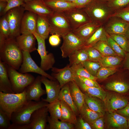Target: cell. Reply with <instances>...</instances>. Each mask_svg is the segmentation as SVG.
Listing matches in <instances>:
<instances>
[{
  "label": "cell",
  "instance_id": "1",
  "mask_svg": "<svg viewBox=\"0 0 129 129\" xmlns=\"http://www.w3.org/2000/svg\"><path fill=\"white\" fill-rule=\"evenodd\" d=\"M48 104L42 99L39 102L27 101L12 114L11 118L12 123L9 129H21L22 126L28 124L33 113Z\"/></svg>",
  "mask_w": 129,
  "mask_h": 129
},
{
  "label": "cell",
  "instance_id": "2",
  "mask_svg": "<svg viewBox=\"0 0 129 129\" xmlns=\"http://www.w3.org/2000/svg\"><path fill=\"white\" fill-rule=\"evenodd\" d=\"M23 58L22 51L15 38L8 39L0 48V60L17 70L20 69Z\"/></svg>",
  "mask_w": 129,
  "mask_h": 129
},
{
  "label": "cell",
  "instance_id": "3",
  "mask_svg": "<svg viewBox=\"0 0 129 129\" xmlns=\"http://www.w3.org/2000/svg\"><path fill=\"white\" fill-rule=\"evenodd\" d=\"M84 8L92 22L101 25L105 24L113 12L107 2L102 0H92Z\"/></svg>",
  "mask_w": 129,
  "mask_h": 129
},
{
  "label": "cell",
  "instance_id": "4",
  "mask_svg": "<svg viewBox=\"0 0 129 129\" xmlns=\"http://www.w3.org/2000/svg\"><path fill=\"white\" fill-rule=\"evenodd\" d=\"M27 101L25 90L19 93H5L0 92V108L11 120L12 113Z\"/></svg>",
  "mask_w": 129,
  "mask_h": 129
},
{
  "label": "cell",
  "instance_id": "5",
  "mask_svg": "<svg viewBox=\"0 0 129 129\" xmlns=\"http://www.w3.org/2000/svg\"><path fill=\"white\" fill-rule=\"evenodd\" d=\"M8 74L12 90L15 93L23 92L29 85L33 82L35 79L30 74L21 73L9 66Z\"/></svg>",
  "mask_w": 129,
  "mask_h": 129
},
{
  "label": "cell",
  "instance_id": "6",
  "mask_svg": "<svg viewBox=\"0 0 129 129\" xmlns=\"http://www.w3.org/2000/svg\"><path fill=\"white\" fill-rule=\"evenodd\" d=\"M47 17L50 34H57L62 37L72 31L67 18L63 12H54Z\"/></svg>",
  "mask_w": 129,
  "mask_h": 129
},
{
  "label": "cell",
  "instance_id": "7",
  "mask_svg": "<svg viewBox=\"0 0 129 129\" xmlns=\"http://www.w3.org/2000/svg\"><path fill=\"white\" fill-rule=\"evenodd\" d=\"M25 11L22 6L10 10L5 15L10 30L9 38L16 39L20 35L21 22Z\"/></svg>",
  "mask_w": 129,
  "mask_h": 129
},
{
  "label": "cell",
  "instance_id": "8",
  "mask_svg": "<svg viewBox=\"0 0 129 129\" xmlns=\"http://www.w3.org/2000/svg\"><path fill=\"white\" fill-rule=\"evenodd\" d=\"M63 13L67 18L72 31L92 22L84 8H75Z\"/></svg>",
  "mask_w": 129,
  "mask_h": 129
},
{
  "label": "cell",
  "instance_id": "9",
  "mask_svg": "<svg viewBox=\"0 0 129 129\" xmlns=\"http://www.w3.org/2000/svg\"><path fill=\"white\" fill-rule=\"evenodd\" d=\"M38 43L37 49L41 59L40 68L44 71L48 70L53 67L55 59L53 54L48 53L46 51L45 39L38 35L36 32L33 33Z\"/></svg>",
  "mask_w": 129,
  "mask_h": 129
},
{
  "label": "cell",
  "instance_id": "10",
  "mask_svg": "<svg viewBox=\"0 0 129 129\" xmlns=\"http://www.w3.org/2000/svg\"><path fill=\"white\" fill-rule=\"evenodd\" d=\"M62 37L63 42L60 48L63 58L68 57L75 51L85 45V42L78 38L72 31Z\"/></svg>",
  "mask_w": 129,
  "mask_h": 129
},
{
  "label": "cell",
  "instance_id": "11",
  "mask_svg": "<svg viewBox=\"0 0 129 129\" xmlns=\"http://www.w3.org/2000/svg\"><path fill=\"white\" fill-rule=\"evenodd\" d=\"M48 112L46 106L36 110L32 114L29 124L22 126L21 129H46Z\"/></svg>",
  "mask_w": 129,
  "mask_h": 129
},
{
  "label": "cell",
  "instance_id": "12",
  "mask_svg": "<svg viewBox=\"0 0 129 129\" xmlns=\"http://www.w3.org/2000/svg\"><path fill=\"white\" fill-rule=\"evenodd\" d=\"M23 60L19 72L22 73L28 72L36 73L52 80H56L51 75L46 72L38 66L31 57L30 53L22 51Z\"/></svg>",
  "mask_w": 129,
  "mask_h": 129
},
{
  "label": "cell",
  "instance_id": "13",
  "mask_svg": "<svg viewBox=\"0 0 129 129\" xmlns=\"http://www.w3.org/2000/svg\"><path fill=\"white\" fill-rule=\"evenodd\" d=\"M128 23L120 17L111 16L104 26L106 32L109 34H125Z\"/></svg>",
  "mask_w": 129,
  "mask_h": 129
},
{
  "label": "cell",
  "instance_id": "14",
  "mask_svg": "<svg viewBox=\"0 0 129 129\" xmlns=\"http://www.w3.org/2000/svg\"><path fill=\"white\" fill-rule=\"evenodd\" d=\"M41 80L45 86L47 94L46 98L45 99L42 98V99L50 103L58 99L61 88L58 81L50 80L42 76H41Z\"/></svg>",
  "mask_w": 129,
  "mask_h": 129
},
{
  "label": "cell",
  "instance_id": "15",
  "mask_svg": "<svg viewBox=\"0 0 129 129\" xmlns=\"http://www.w3.org/2000/svg\"><path fill=\"white\" fill-rule=\"evenodd\" d=\"M22 6L25 11L37 15L48 17L54 12L46 5L44 0H33L25 3Z\"/></svg>",
  "mask_w": 129,
  "mask_h": 129
},
{
  "label": "cell",
  "instance_id": "16",
  "mask_svg": "<svg viewBox=\"0 0 129 129\" xmlns=\"http://www.w3.org/2000/svg\"><path fill=\"white\" fill-rule=\"evenodd\" d=\"M51 75L57 81L61 88L69 82L74 81L75 77L69 64L61 69L53 67Z\"/></svg>",
  "mask_w": 129,
  "mask_h": 129
},
{
  "label": "cell",
  "instance_id": "17",
  "mask_svg": "<svg viewBox=\"0 0 129 129\" xmlns=\"http://www.w3.org/2000/svg\"><path fill=\"white\" fill-rule=\"evenodd\" d=\"M41 76H37L33 82L25 89L26 99L27 101L39 102L41 96L46 94L45 90L42 87Z\"/></svg>",
  "mask_w": 129,
  "mask_h": 129
},
{
  "label": "cell",
  "instance_id": "18",
  "mask_svg": "<svg viewBox=\"0 0 129 129\" xmlns=\"http://www.w3.org/2000/svg\"><path fill=\"white\" fill-rule=\"evenodd\" d=\"M37 17V15L31 12H24L21 22V34H33L36 32Z\"/></svg>",
  "mask_w": 129,
  "mask_h": 129
},
{
  "label": "cell",
  "instance_id": "19",
  "mask_svg": "<svg viewBox=\"0 0 129 129\" xmlns=\"http://www.w3.org/2000/svg\"><path fill=\"white\" fill-rule=\"evenodd\" d=\"M16 42L22 51L30 53L36 50V38L33 34H22L16 38Z\"/></svg>",
  "mask_w": 129,
  "mask_h": 129
},
{
  "label": "cell",
  "instance_id": "20",
  "mask_svg": "<svg viewBox=\"0 0 129 129\" xmlns=\"http://www.w3.org/2000/svg\"><path fill=\"white\" fill-rule=\"evenodd\" d=\"M101 26L102 25L91 22L84 24L72 32L78 38L85 43Z\"/></svg>",
  "mask_w": 129,
  "mask_h": 129
},
{
  "label": "cell",
  "instance_id": "21",
  "mask_svg": "<svg viewBox=\"0 0 129 129\" xmlns=\"http://www.w3.org/2000/svg\"><path fill=\"white\" fill-rule=\"evenodd\" d=\"M8 66L0 60V92L14 93L8 76Z\"/></svg>",
  "mask_w": 129,
  "mask_h": 129
},
{
  "label": "cell",
  "instance_id": "22",
  "mask_svg": "<svg viewBox=\"0 0 129 129\" xmlns=\"http://www.w3.org/2000/svg\"><path fill=\"white\" fill-rule=\"evenodd\" d=\"M105 101L107 108L110 113L122 109L128 104V101L125 98L114 95L108 96Z\"/></svg>",
  "mask_w": 129,
  "mask_h": 129
},
{
  "label": "cell",
  "instance_id": "23",
  "mask_svg": "<svg viewBox=\"0 0 129 129\" xmlns=\"http://www.w3.org/2000/svg\"><path fill=\"white\" fill-rule=\"evenodd\" d=\"M46 5L54 12H63L75 8L74 3L64 0H44Z\"/></svg>",
  "mask_w": 129,
  "mask_h": 129
},
{
  "label": "cell",
  "instance_id": "24",
  "mask_svg": "<svg viewBox=\"0 0 129 129\" xmlns=\"http://www.w3.org/2000/svg\"><path fill=\"white\" fill-rule=\"evenodd\" d=\"M69 84L71 96L75 105L80 112L85 103L84 94L81 91L74 81L69 82Z\"/></svg>",
  "mask_w": 129,
  "mask_h": 129
},
{
  "label": "cell",
  "instance_id": "25",
  "mask_svg": "<svg viewBox=\"0 0 129 129\" xmlns=\"http://www.w3.org/2000/svg\"><path fill=\"white\" fill-rule=\"evenodd\" d=\"M80 89L88 94L98 98L104 101L107 97L106 92L101 88L91 87L86 85L81 82L77 76H75L74 80Z\"/></svg>",
  "mask_w": 129,
  "mask_h": 129
},
{
  "label": "cell",
  "instance_id": "26",
  "mask_svg": "<svg viewBox=\"0 0 129 129\" xmlns=\"http://www.w3.org/2000/svg\"><path fill=\"white\" fill-rule=\"evenodd\" d=\"M60 101L61 115L60 120L75 124L77 120V115L72 108L65 102Z\"/></svg>",
  "mask_w": 129,
  "mask_h": 129
},
{
  "label": "cell",
  "instance_id": "27",
  "mask_svg": "<svg viewBox=\"0 0 129 129\" xmlns=\"http://www.w3.org/2000/svg\"><path fill=\"white\" fill-rule=\"evenodd\" d=\"M50 28L47 17L37 15L36 32L46 39L50 33Z\"/></svg>",
  "mask_w": 129,
  "mask_h": 129
},
{
  "label": "cell",
  "instance_id": "28",
  "mask_svg": "<svg viewBox=\"0 0 129 129\" xmlns=\"http://www.w3.org/2000/svg\"><path fill=\"white\" fill-rule=\"evenodd\" d=\"M108 118L109 125L112 127L119 129H128L127 119L117 113H110Z\"/></svg>",
  "mask_w": 129,
  "mask_h": 129
},
{
  "label": "cell",
  "instance_id": "29",
  "mask_svg": "<svg viewBox=\"0 0 129 129\" xmlns=\"http://www.w3.org/2000/svg\"><path fill=\"white\" fill-rule=\"evenodd\" d=\"M58 99L65 102L73 109L77 116L79 112L75 105L71 96L69 83L66 84L61 88L60 91Z\"/></svg>",
  "mask_w": 129,
  "mask_h": 129
},
{
  "label": "cell",
  "instance_id": "30",
  "mask_svg": "<svg viewBox=\"0 0 129 129\" xmlns=\"http://www.w3.org/2000/svg\"><path fill=\"white\" fill-rule=\"evenodd\" d=\"M84 46L75 51L69 56V64L70 66L74 64H81L88 60V54Z\"/></svg>",
  "mask_w": 129,
  "mask_h": 129
},
{
  "label": "cell",
  "instance_id": "31",
  "mask_svg": "<svg viewBox=\"0 0 129 129\" xmlns=\"http://www.w3.org/2000/svg\"><path fill=\"white\" fill-rule=\"evenodd\" d=\"M79 113L81 116L90 124H91L95 120L103 115L90 109L85 102Z\"/></svg>",
  "mask_w": 129,
  "mask_h": 129
},
{
  "label": "cell",
  "instance_id": "32",
  "mask_svg": "<svg viewBox=\"0 0 129 129\" xmlns=\"http://www.w3.org/2000/svg\"><path fill=\"white\" fill-rule=\"evenodd\" d=\"M100 41H107V32L104 25L101 26L94 32L85 42V45L92 46Z\"/></svg>",
  "mask_w": 129,
  "mask_h": 129
},
{
  "label": "cell",
  "instance_id": "33",
  "mask_svg": "<svg viewBox=\"0 0 129 129\" xmlns=\"http://www.w3.org/2000/svg\"><path fill=\"white\" fill-rule=\"evenodd\" d=\"M10 30L5 15H4L0 20V48L5 41L10 38Z\"/></svg>",
  "mask_w": 129,
  "mask_h": 129
},
{
  "label": "cell",
  "instance_id": "34",
  "mask_svg": "<svg viewBox=\"0 0 129 129\" xmlns=\"http://www.w3.org/2000/svg\"><path fill=\"white\" fill-rule=\"evenodd\" d=\"M84 94L85 102L90 109L103 115L104 113L102 106L95 97L85 93Z\"/></svg>",
  "mask_w": 129,
  "mask_h": 129
},
{
  "label": "cell",
  "instance_id": "35",
  "mask_svg": "<svg viewBox=\"0 0 129 129\" xmlns=\"http://www.w3.org/2000/svg\"><path fill=\"white\" fill-rule=\"evenodd\" d=\"M47 121L48 123V129H74V124L59 121V119H53L48 116Z\"/></svg>",
  "mask_w": 129,
  "mask_h": 129
},
{
  "label": "cell",
  "instance_id": "36",
  "mask_svg": "<svg viewBox=\"0 0 129 129\" xmlns=\"http://www.w3.org/2000/svg\"><path fill=\"white\" fill-rule=\"evenodd\" d=\"M50 117L52 118L60 119L61 113L60 100L58 99L49 103L46 106Z\"/></svg>",
  "mask_w": 129,
  "mask_h": 129
},
{
  "label": "cell",
  "instance_id": "37",
  "mask_svg": "<svg viewBox=\"0 0 129 129\" xmlns=\"http://www.w3.org/2000/svg\"><path fill=\"white\" fill-rule=\"evenodd\" d=\"M108 90L120 93L127 92L129 89V86L124 82L119 81H115L108 83L106 86Z\"/></svg>",
  "mask_w": 129,
  "mask_h": 129
},
{
  "label": "cell",
  "instance_id": "38",
  "mask_svg": "<svg viewBox=\"0 0 129 129\" xmlns=\"http://www.w3.org/2000/svg\"><path fill=\"white\" fill-rule=\"evenodd\" d=\"M118 56H103L98 62L102 66L116 68L120 64L122 59Z\"/></svg>",
  "mask_w": 129,
  "mask_h": 129
},
{
  "label": "cell",
  "instance_id": "39",
  "mask_svg": "<svg viewBox=\"0 0 129 129\" xmlns=\"http://www.w3.org/2000/svg\"><path fill=\"white\" fill-rule=\"evenodd\" d=\"M92 47L98 50L104 56H118L110 47L107 41H99Z\"/></svg>",
  "mask_w": 129,
  "mask_h": 129
},
{
  "label": "cell",
  "instance_id": "40",
  "mask_svg": "<svg viewBox=\"0 0 129 129\" xmlns=\"http://www.w3.org/2000/svg\"><path fill=\"white\" fill-rule=\"evenodd\" d=\"M70 66L75 76L84 77L95 81L97 79L96 77L90 74L81 63L74 64Z\"/></svg>",
  "mask_w": 129,
  "mask_h": 129
},
{
  "label": "cell",
  "instance_id": "41",
  "mask_svg": "<svg viewBox=\"0 0 129 129\" xmlns=\"http://www.w3.org/2000/svg\"><path fill=\"white\" fill-rule=\"evenodd\" d=\"M109 35L125 52H129V40L125 34Z\"/></svg>",
  "mask_w": 129,
  "mask_h": 129
},
{
  "label": "cell",
  "instance_id": "42",
  "mask_svg": "<svg viewBox=\"0 0 129 129\" xmlns=\"http://www.w3.org/2000/svg\"><path fill=\"white\" fill-rule=\"evenodd\" d=\"M87 70L93 76L96 77L97 72L102 66L98 62L87 60L81 63Z\"/></svg>",
  "mask_w": 129,
  "mask_h": 129
},
{
  "label": "cell",
  "instance_id": "43",
  "mask_svg": "<svg viewBox=\"0 0 129 129\" xmlns=\"http://www.w3.org/2000/svg\"><path fill=\"white\" fill-rule=\"evenodd\" d=\"M107 43L111 48L118 56L121 57H125L126 56L125 52L107 33Z\"/></svg>",
  "mask_w": 129,
  "mask_h": 129
},
{
  "label": "cell",
  "instance_id": "44",
  "mask_svg": "<svg viewBox=\"0 0 129 129\" xmlns=\"http://www.w3.org/2000/svg\"><path fill=\"white\" fill-rule=\"evenodd\" d=\"M84 47L88 54V60L98 62L104 56L98 50L92 46L85 45Z\"/></svg>",
  "mask_w": 129,
  "mask_h": 129
},
{
  "label": "cell",
  "instance_id": "45",
  "mask_svg": "<svg viewBox=\"0 0 129 129\" xmlns=\"http://www.w3.org/2000/svg\"><path fill=\"white\" fill-rule=\"evenodd\" d=\"M117 71L116 68L102 66L98 70L97 75V79L104 80L113 75Z\"/></svg>",
  "mask_w": 129,
  "mask_h": 129
},
{
  "label": "cell",
  "instance_id": "46",
  "mask_svg": "<svg viewBox=\"0 0 129 129\" xmlns=\"http://www.w3.org/2000/svg\"><path fill=\"white\" fill-rule=\"evenodd\" d=\"M109 7L114 12L129 4V0H111L107 2Z\"/></svg>",
  "mask_w": 129,
  "mask_h": 129
},
{
  "label": "cell",
  "instance_id": "47",
  "mask_svg": "<svg viewBox=\"0 0 129 129\" xmlns=\"http://www.w3.org/2000/svg\"><path fill=\"white\" fill-rule=\"evenodd\" d=\"M111 16L118 17L129 22V4L123 8L114 11Z\"/></svg>",
  "mask_w": 129,
  "mask_h": 129
},
{
  "label": "cell",
  "instance_id": "48",
  "mask_svg": "<svg viewBox=\"0 0 129 129\" xmlns=\"http://www.w3.org/2000/svg\"><path fill=\"white\" fill-rule=\"evenodd\" d=\"M11 119L7 114L0 108V129H9Z\"/></svg>",
  "mask_w": 129,
  "mask_h": 129
},
{
  "label": "cell",
  "instance_id": "49",
  "mask_svg": "<svg viewBox=\"0 0 129 129\" xmlns=\"http://www.w3.org/2000/svg\"><path fill=\"white\" fill-rule=\"evenodd\" d=\"M6 6L2 15H5L10 10L16 7L22 6L25 3L24 0H8Z\"/></svg>",
  "mask_w": 129,
  "mask_h": 129
},
{
  "label": "cell",
  "instance_id": "50",
  "mask_svg": "<svg viewBox=\"0 0 129 129\" xmlns=\"http://www.w3.org/2000/svg\"><path fill=\"white\" fill-rule=\"evenodd\" d=\"M77 119L76 122L74 124V128L77 129H91L90 125L81 116Z\"/></svg>",
  "mask_w": 129,
  "mask_h": 129
},
{
  "label": "cell",
  "instance_id": "51",
  "mask_svg": "<svg viewBox=\"0 0 129 129\" xmlns=\"http://www.w3.org/2000/svg\"><path fill=\"white\" fill-rule=\"evenodd\" d=\"M77 77L81 82L87 86L101 88L96 81L84 77L79 76Z\"/></svg>",
  "mask_w": 129,
  "mask_h": 129
},
{
  "label": "cell",
  "instance_id": "52",
  "mask_svg": "<svg viewBox=\"0 0 129 129\" xmlns=\"http://www.w3.org/2000/svg\"><path fill=\"white\" fill-rule=\"evenodd\" d=\"M49 38V42L50 44L52 46H56L60 44L61 40L59 35L57 34H52Z\"/></svg>",
  "mask_w": 129,
  "mask_h": 129
},
{
  "label": "cell",
  "instance_id": "53",
  "mask_svg": "<svg viewBox=\"0 0 129 129\" xmlns=\"http://www.w3.org/2000/svg\"><path fill=\"white\" fill-rule=\"evenodd\" d=\"M104 124L103 118L101 117L95 120L91 125L95 129H103L104 128Z\"/></svg>",
  "mask_w": 129,
  "mask_h": 129
},
{
  "label": "cell",
  "instance_id": "54",
  "mask_svg": "<svg viewBox=\"0 0 129 129\" xmlns=\"http://www.w3.org/2000/svg\"><path fill=\"white\" fill-rule=\"evenodd\" d=\"M92 0H76L74 3L76 8H84Z\"/></svg>",
  "mask_w": 129,
  "mask_h": 129
},
{
  "label": "cell",
  "instance_id": "55",
  "mask_svg": "<svg viewBox=\"0 0 129 129\" xmlns=\"http://www.w3.org/2000/svg\"><path fill=\"white\" fill-rule=\"evenodd\" d=\"M117 112L124 117L127 119H129V104L124 108L117 110Z\"/></svg>",
  "mask_w": 129,
  "mask_h": 129
},
{
  "label": "cell",
  "instance_id": "56",
  "mask_svg": "<svg viewBox=\"0 0 129 129\" xmlns=\"http://www.w3.org/2000/svg\"><path fill=\"white\" fill-rule=\"evenodd\" d=\"M7 4V2L4 1H0V16L2 15L3 12Z\"/></svg>",
  "mask_w": 129,
  "mask_h": 129
},
{
  "label": "cell",
  "instance_id": "57",
  "mask_svg": "<svg viewBox=\"0 0 129 129\" xmlns=\"http://www.w3.org/2000/svg\"><path fill=\"white\" fill-rule=\"evenodd\" d=\"M125 35L127 38L129 39V22L125 34Z\"/></svg>",
  "mask_w": 129,
  "mask_h": 129
},
{
  "label": "cell",
  "instance_id": "58",
  "mask_svg": "<svg viewBox=\"0 0 129 129\" xmlns=\"http://www.w3.org/2000/svg\"><path fill=\"white\" fill-rule=\"evenodd\" d=\"M126 63V66L129 69V57L127 58Z\"/></svg>",
  "mask_w": 129,
  "mask_h": 129
},
{
  "label": "cell",
  "instance_id": "59",
  "mask_svg": "<svg viewBox=\"0 0 129 129\" xmlns=\"http://www.w3.org/2000/svg\"><path fill=\"white\" fill-rule=\"evenodd\" d=\"M65 1L70 2H74L76 0H64Z\"/></svg>",
  "mask_w": 129,
  "mask_h": 129
},
{
  "label": "cell",
  "instance_id": "60",
  "mask_svg": "<svg viewBox=\"0 0 129 129\" xmlns=\"http://www.w3.org/2000/svg\"><path fill=\"white\" fill-rule=\"evenodd\" d=\"M33 0H24L25 3L30 1Z\"/></svg>",
  "mask_w": 129,
  "mask_h": 129
},
{
  "label": "cell",
  "instance_id": "61",
  "mask_svg": "<svg viewBox=\"0 0 129 129\" xmlns=\"http://www.w3.org/2000/svg\"><path fill=\"white\" fill-rule=\"evenodd\" d=\"M128 128L129 129V119H128Z\"/></svg>",
  "mask_w": 129,
  "mask_h": 129
},
{
  "label": "cell",
  "instance_id": "62",
  "mask_svg": "<svg viewBox=\"0 0 129 129\" xmlns=\"http://www.w3.org/2000/svg\"><path fill=\"white\" fill-rule=\"evenodd\" d=\"M8 0H0V1H4L7 2Z\"/></svg>",
  "mask_w": 129,
  "mask_h": 129
},
{
  "label": "cell",
  "instance_id": "63",
  "mask_svg": "<svg viewBox=\"0 0 129 129\" xmlns=\"http://www.w3.org/2000/svg\"><path fill=\"white\" fill-rule=\"evenodd\" d=\"M102 0L104 1H106V2H108V1H110V0Z\"/></svg>",
  "mask_w": 129,
  "mask_h": 129
},
{
  "label": "cell",
  "instance_id": "64",
  "mask_svg": "<svg viewBox=\"0 0 129 129\" xmlns=\"http://www.w3.org/2000/svg\"></svg>",
  "mask_w": 129,
  "mask_h": 129
}]
</instances>
